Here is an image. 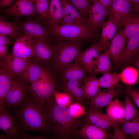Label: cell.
Returning <instances> with one entry per match:
<instances>
[{"instance_id": "1", "label": "cell", "mask_w": 139, "mask_h": 139, "mask_svg": "<svg viewBox=\"0 0 139 139\" xmlns=\"http://www.w3.org/2000/svg\"><path fill=\"white\" fill-rule=\"evenodd\" d=\"M44 108L54 137L63 139L73 137L81 124L80 120L74 117L69 108L57 104L54 99L46 103Z\"/></svg>"}, {"instance_id": "2", "label": "cell", "mask_w": 139, "mask_h": 139, "mask_svg": "<svg viewBox=\"0 0 139 139\" xmlns=\"http://www.w3.org/2000/svg\"><path fill=\"white\" fill-rule=\"evenodd\" d=\"M17 115L20 125L24 130L45 131L50 128L44 106L31 97L27 98Z\"/></svg>"}, {"instance_id": "3", "label": "cell", "mask_w": 139, "mask_h": 139, "mask_svg": "<svg viewBox=\"0 0 139 139\" xmlns=\"http://www.w3.org/2000/svg\"><path fill=\"white\" fill-rule=\"evenodd\" d=\"M50 39L58 41H89L99 36L88 25L84 24L60 25L47 26Z\"/></svg>"}, {"instance_id": "4", "label": "cell", "mask_w": 139, "mask_h": 139, "mask_svg": "<svg viewBox=\"0 0 139 139\" xmlns=\"http://www.w3.org/2000/svg\"><path fill=\"white\" fill-rule=\"evenodd\" d=\"M82 41H58L54 45L53 57L54 65L58 70L62 71L77 57L81 51Z\"/></svg>"}, {"instance_id": "5", "label": "cell", "mask_w": 139, "mask_h": 139, "mask_svg": "<svg viewBox=\"0 0 139 139\" xmlns=\"http://www.w3.org/2000/svg\"><path fill=\"white\" fill-rule=\"evenodd\" d=\"M55 91L54 80L47 71L39 80L31 83L29 88L31 97L43 106L54 99Z\"/></svg>"}, {"instance_id": "6", "label": "cell", "mask_w": 139, "mask_h": 139, "mask_svg": "<svg viewBox=\"0 0 139 139\" xmlns=\"http://www.w3.org/2000/svg\"><path fill=\"white\" fill-rule=\"evenodd\" d=\"M29 83L19 77H14L13 83L5 99V109L20 106L27 100Z\"/></svg>"}, {"instance_id": "7", "label": "cell", "mask_w": 139, "mask_h": 139, "mask_svg": "<svg viewBox=\"0 0 139 139\" xmlns=\"http://www.w3.org/2000/svg\"><path fill=\"white\" fill-rule=\"evenodd\" d=\"M109 15V11L99 0H91L88 18L86 20L92 32L98 34Z\"/></svg>"}, {"instance_id": "8", "label": "cell", "mask_w": 139, "mask_h": 139, "mask_svg": "<svg viewBox=\"0 0 139 139\" xmlns=\"http://www.w3.org/2000/svg\"><path fill=\"white\" fill-rule=\"evenodd\" d=\"M18 28L34 38L49 41L50 39L47 27L43 25L38 18L27 16L25 20L16 21Z\"/></svg>"}, {"instance_id": "9", "label": "cell", "mask_w": 139, "mask_h": 139, "mask_svg": "<svg viewBox=\"0 0 139 139\" xmlns=\"http://www.w3.org/2000/svg\"><path fill=\"white\" fill-rule=\"evenodd\" d=\"M4 11L6 15L14 17L17 21L23 16L37 18L38 15L36 10L34 0H15L13 4Z\"/></svg>"}, {"instance_id": "10", "label": "cell", "mask_w": 139, "mask_h": 139, "mask_svg": "<svg viewBox=\"0 0 139 139\" xmlns=\"http://www.w3.org/2000/svg\"><path fill=\"white\" fill-rule=\"evenodd\" d=\"M16 39L11 55L25 59L34 57V38L24 32L20 34Z\"/></svg>"}, {"instance_id": "11", "label": "cell", "mask_w": 139, "mask_h": 139, "mask_svg": "<svg viewBox=\"0 0 139 139\" xmlns=\"http://www.w3.org/2000/svg\"><path fill=\"white\" fill-rule=\"evenodd\" d=\"M121 18L118 15L111 14L108 20L103 24L101 38L97 42L100 52H103L107 49L119 25Z\"/></svg>"}, {"instance_id": "12", "label": "cell", "mask_w": 139, "mask_h": 139, "mask_svg": "<svg viewBox=\"0 0 139 139\" xmlns=\"http://www.w3.org/2000/svg\"><path fill=\"white\" fill-rule=\"evenodd\" d=\"M73 137L86 139H109L112 138V135L106 130L85 121L80 129L74 133Z\"/></svg>"}, {"instance_id": "13", "label": "cell", "mask_w": 139, "mask_h": 139, "mask_svg": "<svg viewBox=\"0 0 139 139\" xmlns=\"http://www.w3.org/2000/svg\"><path fill=\"white\" fill-rule=\"evenodd\" d=\"M0 130L6 138H20L16 119L4 108H0Z\"/></svg>"}, {"instance_id": "14", "label": "cell", "mask_w": 139, "mask_h": 139, "mask_svg": "<svg viewBox=\"0 0 139 139\" xmlns=\"http://www.w3.org/2000/svg\"><path fill=\"white\" fill-rule=\"evenodd\" d=\"M120 28L116 32L109 44L107 50L108 51L113 62L119 63L123 51L126 46V38L123 31Z\"/></svg>"}, {"instance_id": "15", "label": "cell", "mask_w": 139, "mask_h": 139, "mask_svg": "<svg viewBox=\"0 0 139 139\" xmlns=\"http://www.w3.org/2000/svg\"><path fill=\"white\" fill-rule=\"evenodd\" d=\"M63 8L60 25L88 24L86 20L68 0H62Z\"/></svg>"}, {"instance_id": "16", "label": "cell", "mask_w": 139, "mask_h": 139, "mask_svg": "<svg viewBox=\"0 0 139 139\" xmlns=\"http://www.w3.org/2000/svg\"><path fill=\"white\" fill-rule=\"evenodd\" d=\"M99 52L97 42H95L90 47L81 51L74 61L80 64L90 75H93L95 60Z\"/></svg>"}, {"instance_id": "17", "label": "cell", "mask_w": 139, "mask_h": 139, "mask_svg": "<svg viewBox=\"0 0 139 139\" xmlns=\"http://www.w3.org/2000/svg\"><path fill=\"white\" fill-rule=\"evenodd\" d=\"M34 56L36 62H47L53 58L54 45H50L49 41L34 38Z\"/></svg>"}, {"instance_id": "18", "label": "cell", "mask_w": 139, "mask_h": 139, "mask_svg": "<svg viewBox=\"0 0 139 139\" xmlns=\"http://www.w3.org/2000/svg\"><path fill=\"white\" fill-rule=\"evenodd\" d=\"M119 87L115 88L108 89L107 91L99 92L90 100V109H101L108 105L114 98L118 96L120 93Z\"/></svg>"}, {"instance_id": "19", "label": "cell", "mask_w": 139, "mask_h": 139, "mask_svg": "<svg viewBox=\"0 0 139 139\" xmlns=\"http://www.w3.org/2000/svg\"><path fill=\"white\" fill-rule=\"evenodd\" d=\"M124 27L123 32L126 42L129 39L139 34V16L137 13L132 12L121 18L119 27Z\"/></svg>"}, {"instance_id": "20", "label": "cell", "mask_w": 139, "mask_h": 139, "mask_svg": "<svg viewBox=\"0 0 139 139\" xmlns=\"http://www.w3.org/2000/svg\"><path fill=\"white\" fill-rule=\"evenodd\" d=\"M106 112L113 127L119 126L125 121V104L120 101L117 97L108 105Z\"/></svg>"}, {"instance_id": "21", "label": "cell", "mask_w": 139, "mask_h": 139, "mask_svg": "<svg viewBox=\"0 0 139 139\" xmlns=\"http://www.w3.org/2000/svg\"><path fill=\"white\" fill-rule=\"evenodd\" d=\"M0 59L4 67L14 77H19L20 75L29 60V59L21 58L11 55Z\"/></svg>"}, {"instance_id": "22", "label": "cell", "mask_w": 139, "mask_h": 139, "mask_svg": "<svg viewBox=\"0 0 139 139\" xmlns=\"http://www.w3.org/2000/svg\"><path fill=\"white\" fill-rule=\"evenodd\" d=\"M14 78L3 66L0 59V108L5 109V99Z\"/></svg>"}, {"instance_id": "23", "label": "cell", "mask_w": 139, "mask_h": 139, "mask_svg": "<svg viewBox=\"0 0 139 139\" xmlns=\"http://www.w3.org/2000/svg\"><path fill=\"white\" fill-rule=\"evenodd\" d=\"M127 43L119 63L123 65L128 64L137 56L139 49V34L130 39Z\"/></svg>"}, {"instance_id": "24", "label": "cell", "mask_w": 139, "mask_h": 139, "mask_svg": "<svg viewBox=\"0 0 139 139\" xmlns=\"http://www.w3.org/2000/svg\"><path fill=\"white\" fill-rule=\"evenodd\" d=\"M85 121L106 130L112 126L107 115L98 109H89L86 113Z\"/></svg>"}, {"instance_id": "25", "label": "cell", "mask_w": 139, "mask_h": 139, "mask_svg": "<svg viewBox=\"0 0 139 139\" xmlns=\"http://www.w3.org/2000/svg\"><path fill=\"white\" fill-rule=\"evenodd\" d=\"M46 71L36 62H32L29 60L24 70L19 77L31 83L40 79Z\"/></svg>"}, {"instance_id": "26", "label": "cell", "mask_w": 139, "mask_h": 139, "mask_svg": "<svg viewBox=\"0 0 139 139\" xmlns=\"http://www.w3.org/2000/svg\"><path fill=\"white\" fill-rule=\"evenodd\" d=\"M63 14L62 0H50L46 23L47 26H52L59 24Z\"/></svg>"}, {"instance_id": "27", "label": "cell", "mask_w": 139, "mask_h": 139, "mask_svg": "<svg viewBox=\"0 0 139 139\" xmlns=\"http://www.w3.org/2000/svg\"><path fill=\"white\" fill-rule=\"evenodd\" d=\"M81 81L75 80H69L66 81L63 86L72 99L80 104L83 103L86 100Z\"/></svg>"}, {"instance_id": "28", "label": "cell", "mask_w": 139, "mask_h": 139, "mask_svg": "<svg viewBox=\"0 0 139 139\" xmlns=\"http://www.w3.org/2000/svg\"><path fill=\"white\" fill-rule=\"evenodd\" d=\"M62 77L66 81L71 80H83L87 72L79 63H71L62 71Z\"/></svg>"}, {"instance_id": "29", "label": "cell", "mask_w": 139, "mask_h": 139, "mask_svg": "<svg viewBox=\"0 0 139 139\" xmlns=\"http://www.w3.org/2000/svg\"><path fill=\"white\" fill-rule=\"evenodd\" d=\"M82 87L86 100H89L94 97L99 92L100 87L98 79L95 75L85 76L83 80Z\"/></svg>"}, {"instance_id": "30", "label": "cell", "mask_w": 139, "mask_h": 139, "mask_svg": "<svg viewBox=\"0 0 139 139\" xmlns=\"http://www.w3.org/2000/svg\"><path fill=\"white\" fill-rule=\"evenodd\" d=\"M110 58L107 49L104 53L99 54L95 60L92 75L108 72L111 68Z\"/></svg>"}, {"instance_id": "31", "label": "cell", "mask_w": 139, "mask_h": 139, "mask_svg": "<svg viewBox=\"0 0 139 139\" xmlns=\"http://www.w3.org/2000/svg\"><path fill=\"white\" fill-rule=\"evenodd\" d=\"M133 12L129 0H113L109 9V15L115 14L122 17Z\"/></svg>"}, {"instance_id": "32", "label": "cell", "mask_w": 139, "mask_h": 139, "mask_svg": "<svg viewBox=\"0 0 139 139\" xmlns=\"http://www.w3.org/2000/svg\"><path fill=\"white\" fill-rule=\"evenodd\" d=\"M120 80L119 74L109 72L103 74L98 79L100 87L107 89L119 87Z\"/></svg>"}, {"instance_id": "33", "label": "cell", "mask_w": 139, "mask_h": 139, "mask_svg": "<svg viewBox=\"0 0 139 139\" xmlns=\"http://www.w3.org/2000/svg\"><path fill=\"white\" fill-rule=\"evenodd\" d=\"M17 25L16 21L12 22L0 19V33L14 39L20 34Z\"/></svg>"}, {"instance_id": "34", "label": "cell", "mask_w": 139, "mask_h": 139, "mask_svg": "<svg viewBox=\"0 0 139 139\" xmlns=\"http://www.w3.org/2000/svg\"><path fill=\"white\" fill-rule=\"evenodd\" d=\"M120 80L128 85H132L137 82L138 77V72L134 68L128 67L125 68L119 73Z\"/></svg>"}, {"instance_id": "35", "label": "cell", "mask_w": 139, "mask_h": 139, "mask_svg": "<svg viewBox=\"0 0 139 139\" xmlns=\"http://www.w3.org/2000/svg\"><path fill=\"white\" fill-rule=\"evenodd\" d=\"M34 0L36 10L39 15L38 19L41 22L46 24L49 0Z\"/></svg>"}, {"instance_id": "36", "label": "cell", "mask_w": 139, "mask_h": 139, "mask_svg": "<svg viewBox=\"0 0 139 139\" xmlns=\"http://www.w3.org/2000/svg\"><path fill=\"white\" fill-rule=\"evenodd\" d=\"M125 121L132 120H139L138 112L132 102L130 97L126 93L125 98Z\"/></svg>"}, {"instance_id": "37", "label": "cell", "mask_w": 139, "mask_h": 139, "mask_svg": "<svg viewBox=\"0 0 139 139\" xmlns=\"http://www.w3.org/2000/svg\"><path fill=\"white\" fill-rule=\"evenodd\" d=\"M122 124V129L127 135L134 139L139 138V120L126 121Z\"/></svg>"}, {"instance_id": "38", "label": "cell", "mask_w": 139, "mask_h": 139, "mask_svg": "<svg viewBox=\"0 0 139 139\" xmlns=\"http://www.w3.org/2000/svg\"><path fill=\"white\" fill-rule=\"evenodd\" d=\"M68 1L85 19V17L88 16L91 6V0Z\"/></svg>"}, {"instance_id": "39", "label": "cell", "mask_w": 139, "mask_h": 139, "mask_svg": "<svg viewBox=\"0 0 139 139\" xmlns=\"http://www.w3.org/2000/svg\"><path fill=\"white\" fill-rule=\"evenodd\" d=\"M54 97L56 103L59 105L66 106L69 105L72 99L71 96L67 93L56 91L54 93Z\"/></svg>"}, {"instance_id": "40", "label": "cell", "mask_w": 139, "mask_h": 139, "mask_svg": "<svg viewBox=\"0 0 139 139\" xmlns=\"http://www.w3.org/2000/svg\"><path fill=\"white\" fill-rule=\"evenodd\" d=\"M69 109L74 117L77 118L85 113L83 107L80 103L76 102L69 106Z\"/></svg>"}, {"instance_id": "41", "label": "cell", "mask_w": 139, "mask_h": 139, "mask_svg": "<svg viewBox=\"0 0 139 139\" xmlns=\"http://www.w3.org/2000/svg\"><path fill=\"white\" fill-rule=\"evenodd\" d=\"M126 93L132 100L134 103L139 108V93L138 91L132 88H128Z\"/></svg>"}, {"instance_id": "42", "label": "cell", "mask_w": 139, "mask_h": 139, "mask_svg": "<svg viewBox=\"0 0 139 139\" xmlns=\"http://www.w3.org/2000/svg\"><path fill=\"white\" fill-rule=\"evenodd\" d=\"M114 128V132L112 135V138L113 139H127V134L118 126H115Z\"/></svg>"}, {"instance_id": "43", "label": "cell", "mask_w": 139, "mask_h": 139, "mask_svg": "<svg viewBox=\"0 0 139 139\" xmlns=\"http://www.w3.org/2000/svg\"><path fill=\"white\" fill-rule=\"evenodd\" d=\"M11 42V39L7 36L0 33V45L7 46Z\"/></svg>"}, {"instance_id": "44", "label": "cell", "mask_w": 139, "mask_h": 139, "mask_svg": "<svg viewBox=\"0 0 139 139\" xmlns=\"http://www.w3.org/2000/svg\"><path fill=\"white\" fill-rule=\"evenodd\" d=\"M9 55L7 46L0 45V58H5Z\"/></svg>"}, {"instance_id": "45", "label": "cell", "mask_w": 139, "mask_h": 139, "mask_svg": "<svg viewBox=\"0 0 139 139\" xmlns=\"http://www.w3.org/2000/svg\"><path fill=\"white\" fill-rule=\"evenodd\" d=\"M132 6L133 12L138 13L139 11V0H129Z\"/></svg>"}, {"instance_id": "46", "label": "cell", "mask_w": 139, "mask_h": 139, "mask_svg": "<svg viewBox=\"0 0 139 139\" xmlns=\"http://www.w3.org/2000/svg\"><path fill=\"white\" fill-rule=\"evenodd\" d=\"M20 138L30 139H47V137L43 136H30L25 134H21Z\"/></svg>"}, {"instance_id": "47", "label": "cell", "mask_w": 139, "mask_h": 139, "mask_svg": "<svg viewBox=\"0 0 139 139\" xmlns=\"http://www.w3.org/2000/svg\"><path fill=\"white\" fill-rule=\"evenodd\" d=\"M108 10L109 11L111 4L113 0H99Z\"/></svg>"}, {"instance_id": "48", "label": "cell", "mask_w": 139, "mask_h": 139, "mask_svg": "<svg viewBox=\"0 0 139 139\" xmlns=\"http://www.w3.org/2000/svg\"><path fill=\"white\" fill-rule=\"evenodd\" d=\"M14 0H0V2L3 7H9L12 5Z\"/></svg>"}, {"instance_id": "49", "label": "cell", "mask_w": 139, "mask_h": 139, "mask_svg": "<svg viewBox=\"0 0 139 139\" xmlns=\"http://www.w3.org/2000/svg\"><path fill=\"white\" fill-rule=\"evenodd\" d=\"M135 66L136 67L138 68L139 67V57L137 56L135 58Z\"/></svg>"}, {"instance_id": "50", "label": "cell", "mask_w": 139, "mask_h": 139, "mask_svg": "<svg viewBox=\"0 0 139 139\" xmlns=\"http://www.w3.org/2000/svg\"><path fill=\"white\" fill-rule=\"evenodd\" d=\"M0 19L4 20H6V18L5 16H3L0 14Z\"/></svg>"}, {"instance_id": "51", "label": "cell", "mask_w": 139, "mask_h": 139, "mask_svg": "<svg viewBox=\"0 0 139 139\" xmlns=\"http://www.w3.org/2000/svg\"><path fill=\"white\" fill-rule=\"evenodd\" d=\"M6 138L4 135L3 136H2L0 135V139H6Z\"/></svg>"}, {"instance_id": "52", "label": "cell", "mask_w": 139, "mask_h": 139, "mask_svg": "<svg viewBox=\"0 0 139 139\" xmlns=\"http://www.w3.org/2000/svg\"><path fill=\"white\" fill-rule=\"evenodd\" d=\"M3 7H4L2 6L1 3L0 2V9Z\"/></svg>"}]
</instances>
